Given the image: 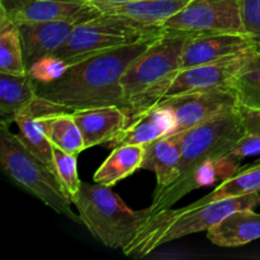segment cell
Returning <instances> with one entry per match:
<instances>
[{
  "label": "cell",
  "mask_w": 260,
  "mask_h": 260,
  "mask_svg": "<svg viewBox=\"0 0 260 260\" xmlns=\"http://www.w3.org/2000/svg\"><path fill=\"white\" fill-rule=\"evenodd\" d=\"M239 111L241 113L245 132L233 149L231 155L241 160L260 154V111L243 106H239Z\"/></svg>",
  "instance_id": "484cf974"
},
{
  "label": "cell",
  "mask_w": 260,
  "mask_h": 260,
  "mask_svg": "<svg viewBox=\"0 0 260 260\" xmlns=\"http://www.w3.org/2000/svg\"><path fill=\"white\" fill-rule=\"evenodd\" d=\"M244 132L245 128L238 107L188 131L175 134L182 149L179 177L168 187L155 190L151 205L147 207L150 216L172 208L188 193L198 189L197 177L201 169L231 155Z\"/></svg>",
  "instance_id": "7a4b0ae2"
},
{
  "label": "cell",
  "mask_w": 260,
  "mask_h": 260,
  "mask_svg": "<svg viewBox=\"0 0 260 260\" xmlns=\"http://www.w3.org/2000/svg\"><path fill=\"white\" fill-rule=\"evenodd\" d=\"M193 33L164 29V32L136 58L122 76V89L129 121L156 106L182 70L184 46Z\"/></svg>",
  "instance_id": "3957f363"
},
{
  "label": "cell",
  "mask_w": 260,
  "mask_h": 260,
  "mask_svg": "<svg viewBox=\"0 0 260 260\" xmlns=\"http://www.w3.org/2000/svg\"><path fill=\"white\" fill-rule=\"evenodd\" d=\"M41 126L52 146L73 155L85 150L83 135L71 112H57L40 117Z\"/></svg>",
  "instance_id": "7402d4cb"
},
{
  "label": "cell",
  "mask_w": 260,
  "mask_h": 260,
  "mask_svg": "<svg viewBox=\"0 0 260 260\" xmlns=\"http://www.w3.org/2000/svg\"><path fill=\"white\" fill-rule=\"evenodd\" d=\"M85 22V20H84ZM79 20H50L18 24L24 53L25 68L52 56L70 37Z\"/></svg>",
  "instance_id": "4fadbf2b"
},
{
  "label": "cell",
  "mask_w": 260,
  "mask_h": 260,
  "mask_svg": "<svg viewBox=\"0 0 260 260\" xmlns=\"http://www.w3.org/2000/svg\"><path fill=\"white\" fill-rule=\"evenodd\" d=\"M245 33L258 42L260 50V0H240Z\"/></svg>",
  "instance_id": "83f0119b"
},
{
  "label": "cell",
  "mask_w": 260,
  "mask_h": 260,
  "mask_svg": "<svg viewBox=\"0 0 260 260\" xmlns=\"http://www.w3.org/2000/svg\"><path fill=\"white\" fill-rule=\"evenodd\" d=\"M230 88L235 91L239 106L260 111V51L253 53Z\"/></svg>",
  "instance_id": "d4e9b609"
},
{
  "label": "cell",
  "mask_w": 260,
  "mask_h": 260,
  "mask_svg": "<svg viewBox=\"0 0 260 260\" xmlns=\"http://www.w3.org/2000/svg\"><path fill=\"white\" fill-rule=\"evenodd\" d=\"M260 205V193L225 198L178 210L159 211L141 225L123 254L131 258H144L159 246L192 234L207 231L229 213L243 208H255Z\"/></svg>",
  "instance_id": "277c9868"
},
{
  "label": "cell",
  "mask_w": 260,
  "mask_h": 260,
  "mask_svg": "<svg viewBox=\"0 0 260 260\" xmlns=\"http://www.w3.org/2000/svg\"><path fill=\"white\" fill-rule=\"evenodd\" d=\"M95 5H107V4H118V3L134 2V0H91Z\"/></svg>",
  "instance_id": "f1b7e54d"
},
{
  "label": "cell",
  "mask_w": 260,
  "mask_h": 260,
  "mask_svg": "<svg viewBox=\"0 0 260 260\" xmlns=\"http://www.w3.org/2000/svg\"><path fill=\"white\" fill-rule=\"evenodd\" d=\"M53 170L70 200L73 201L80 189L81 180L78 175V155L69 154L58 147L52 146Z\"/></svg>",
  "instance_id": "4316f807"
},
{
  "label": "cell",
  "mask_w": 260,
  "mask_h": 260,
  "mask_svg": "<svg viewBox=\"0 0 260 260\" xmlns=\"http://www.w3.org/2000/svg\"><path fill=\"white\" fill-rule=\"evenodd\" d=\"M173 119L165 109L154 106L135 116L123 131L111 141L112 147L119 145H146L172 134Z\"/></svg>",
  "instance_id": "ac0fdd59"
},
{
  "label": "cell",
  "mask_w": 260,
  "mask_h": 260,
  "mask_svg": "<svg viewBox=\"0 0 260 260\" xmlns=\"http://www.w3.org/2000/svg\"><path fill=\"white\" fill-rule=\"evenodd\" d=\"M91 0H0V22L15 24L50 20H84L101 14Z\"/></svg>",
  "instance_id": "30bf717a"
},
{
  "label": "cell",
  "mask_w": 260,
  "mask_h": 260,
  "mask_svg": "<svg viewBox=\"0 0 260 260\" xmlns=\"http://www.w3.org/2000/svg\"><path fill=\"white\" fill-rule=\"evenodd\" d=\"M254 50H259V45L248 33H193L184 46L180 66L193 68Z\"/></svg>",
  "instance_id": "7c38bea8"
},
{
  "label": "cell",
  "mask_w": 260,
  "mask_h": 260,
  "mask_svg": "<svg viewBox=\"0 0 260 260\" xmlns=\"http://www.w3.org/2000/svg\"><path fill=\"white\" fill-rule=\"evenodd\" d=\"M71 113L83 135L85 150L113 141L129 123L127 111L118 106L84 108Z\"/></svg>",
  "instance_id": "5bb4252c"
},
{
  "label": "cell",
  "mask_w": 260,
  "mask_h": 260,
  "mask_svg": "<svg viewBox=\"0 0 260 260\" xmlns=\"http://www.w3.org/2000/svg\"><path fill=\"white\" fill-rule=\"evenodd\" d=\"M0 73L13 75L28 74L19 27L12 20L0 22Z\"/></svg>",
  "instance_id": "cb8c5ba5"
},
{
  "label": "cell",
  "mask_w": 260,
  "mask_h": 260,
  "mask_svg": "<svg viewBox=\"0 0 260 260\" xmlns=\"http://www.w3.org/2000/svg\"><path fill=\"white\" fill-rule=\"evenodd\" d=\"M251 193H260V160L238 169L231 177L222 180L215 190L196 201L193 205L200 206L212 201L241 197Z\"/></svg>",
  "instance_id": "603a6c76"
},
{
  "label": "cell",
  "mask_w": 260,
  "mask_h": 260,
  "mask_svg": "<svg viewBox=\"0 0 260 260\" xmlns=\"http://www.w3.org/2000/svg\"><path fill=\"white\" fill-rule=\"evenodd\" d=\"M162 32V27L144 24L124 15L101 13L91 19L79 23L65 45L50 57L70 66L94 53L152 40Z\"/></svg>",
  "instance_id": "52a82bcc"
},
{
  "label": "cell",
  "mask_w": 260,
  "mask_h": 260,
  "mask_svg": "<svg viewBox=\"0 0 260 260\" xmlns=\"http://www.w3.org/2000/svg\"><path fill=\"white\" fill-rule=\"evenodd\" d=\"M145 155L141 169L152 172L156 177V189L168 187L179 177L180 141L177 135H168L144 145Z\"/></svg>",
  "instance_id": "e0dca14e"
},
{
  "label": "cell",
  "mask_w": 260,
  "mask_h": 260,
  "mask_svg": "<svg viewBox=\"0 0 260 260\" xmlns=\"http://www.w3.org/2000/svg\"><path fill=\"white\" fill-rule=\"evenodd\" d=\"M0 164L4 174L18 187L35 196L47 207L69 220L80 223L73 212V201L62 188L55 170L30 152L8 124L0 127Z\"/></svg>",
  "instance_id": "8992f818"
},
{
  "label": "cell",
  "mask_w": 260,
  "mask_h": 260,
  "mask_svg": "<svg viewBox=\"0 0 260 260\" xmlns=\"http://www.w3.org/2000/svg\"><path fill=\"white\" fill-rule=\"evenodd\" d=\"M144 155V145H119L113 147L109 156L94 173V182L114 187L117 183L141 169Z\"/></svg>",
  "instance_id": "44dd1931"
},
{
  "label": "cell",
  "mask_w": 260,
  "mask_h": 260,
  "mask_svg": "<svg viewBox=\"0 0 260 260\" xmlns=\"http://www.w3.org/2000/svg\"><path fill=\"white\" fill-rule=\"evenodd\" d=\"M57 112H70L58 104L48 102L46 99L37 98L23 111H20L14 117V123L18 127V136L20 141L30 152L40 157L45 164L53 169L52 144L48 141L41 126L40 117L47 114L57 113Z\"/></svg>",
  "instance_id": "9a60e30c"
},
{
  "label": "cell",
  "mask_w": 260,
  "mask_h": 260,
  "mask_svg": "<svg viewBox=\"0 0 260 260\" xmlns=\"http://www.w3.org/2000/svg\"><path fill=\"white\" fill-rule=\"evenodd\" d=\"M73 205L90 235L112 249L123 250L150 217L149 208L132 210L111 187L99 183L81 182Z\"/></svg>",
  "instance_id": "5b68a950"
},
{
  "label": "cell",
  "mask_w": 260,
  "mask_h": 260,
  "mask_svg": "<svg viewBox=\"0 0 260 260\" xmlns=\"http://www.w3.org/2000/svg\"><path fill=\"white\" fill-rule=\"evenodd\" d=\"M256 51L259 50L238 53L222 60L202 63L193 68L182 69L174 78L164 98L216 88H230L234 78Z\"/></svg>",
  "instance_id": "8fae6325"
},
{
  "label": "cell",
  "mask_w": 260,
  "mask_h": 260,
  "mask_svg": "<svg viewBox=\"0 0 260 260\" xmlns=\"http://www.w3.org/2000/svg\"><path fill=\"white\" fill-rule=\"evenodd\" d=\"M156 38L88 56L50 83L36 81L37 95L70 112L104 106L126 109L122 76Z\"/></svg>",
  "instance_id": "6da1fadb"
},
{
  "label": "cell",
  "mask_w": 260,
  "mask_h": 260,
  "mask_svg": "<svg viewBox=\"0 0 260 260\" xmlns=\"http://www.w3.org/2000/svg\"><path fill=\"white\" fill-rule=\"evenodd\" d=\"M259 51H260V50H259Z\"/></svg>",
  "instance_id": "f546056e"
},
{
  "label": "cell",
  "mask_w": 260,
  "mask_h": 260,
  "mask_svg": "<svg viewBox=\"0 0 260 260\" xmlns=\"http://www.w3.org/2000/svg\"><path fill=\"white\" fill-rule=\"evenodd\" d=\"M162 28L190 33H245L240 0H190Z\"/></svg>",
  "instance_id": "9c48e42d"
},
{
  "label": "cell",
  "mask_w": 260,
  "mask_h": 260,
  "mask_svg": "<svg viewBox=\"0 0 260 260\" xmlns=\"http://www.w3.org/2000/svg\"><path fill=\"white\" fill-rule=\"evenodd\" d=\"M36 81L28 74L0 73V122L14 123V117L37 98Z\"/></svg>",
  "instance_id": "ffe728a7"
},
{
  "label": "cell",
  "mask_w": 260,
  "mask_h": 260,
  "mask_svg": "<svg viewBox=\"0 0 260 260\" xmlns=\"http://www.w3.org/2000/svg\"><path fill=\"white\" fill-rule=\"evenodd\" d=\"M156 106L170 114L173 119L170 135H175L236 109L239 102L235 91L226 86L162 98Z\"/></svg>",
  "instance_id": "ba28073f"
},
{
  "label": "cell",
  "mask_w": 260,
  "mask_h": 260,
  "mask_svg": "<svg viewBox=\"0 0 260 260\" xmlns=\"http://www.w3.org/2000/svg\"><path fill=\"white\" fill-rule=\"evenodd\" d=\"M189 2L190 0H134L96 7L102 13L124 15L144 24L162 27Z\"/></svg>",
  "instance_id": "d6986e66"
},
{
  "label": "cell",
  "mask_w": 260,
  "mask_h": 260,
  "mask_svg": "<svg viewBox=\"0 0 260 260\" xmlns=\"http://www.w3.org/2000/svg\"><path fill=\"white\" fill-rule=\"evenodd\" d=\"M207 239L221 248H239L259 240L260 213L254 208L234 211L208 229Z\"/></svg>",
  "instance_id": "2e32d148"
}]
</instances>
